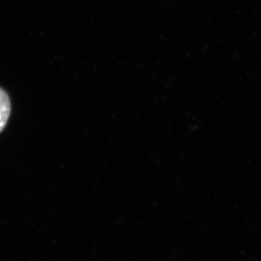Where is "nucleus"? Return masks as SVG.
Instances as JSON below:
<instances>
[{
  "label": "nucleus",
  "instance_id": "1",
  "mask_svg": "<svg viewBox=\"0 0 261 261\" xmlns=\"http://www.w3.org/2000/svg\"><path fill=\"white\" fill-rule=\"evenodd\" d=\"M11 111V105L8 94L0 88V132L4 129Z\"/></svg>",
  "mask_w": 261,
  "mask_h": 261
}]
</instances>
